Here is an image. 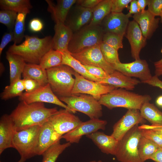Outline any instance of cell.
<instances>
[{"instance_id":"cell-56","label":"cell","mask_w":162,"mask_h":162,"mask_svg":"<svg viewBox=\"0 0 162 162\" xmlns=\"http://www.w3.org/2000/svg\"><path fill=\"white\" fill-rule=\"evenodd\" d=\"M26 160L24 158H21L17 162H25Z\"/></svg>"},{"instance_id":"cell-40","label":"cell","mask_w":162,"mask_h":162,"mask_svg":"<svg viewBox=\"0 0 162 162\" xmlns=\"http://www.w3.org/2000/svg\"><path fill=\"white\" fill-rule=\"evenodd\" d=\"M142 135L162 148V134L148 129H140Z\"/></svg>"},{"instance_id":"cell-38","label":"cell","mask_w":162,"mask_h":162,"mask_svg":"<svg viewBox=\"0 0 162 162\" xmlns=\"http://www.w3.org/2000/svg\"><path fill=\"white\" fill-rule=\"evenodd\" d=\"M123 37L115 33L106 32L104 34L103 41L118 50L123 48Z\"/></svg>"},{"instance_id":"cell-46","label":"cell","mask_w":162,"mask_h":162,"mask_svg":"<svg viewBox=\"0 0 162 162\" xmlns=\"http://www.w3.org/2000/svg\"><path fill=\"white\" fill-rule=\"evenodd\" d=\"M14 35L13 31L5 33L3 36L0 44V56L5 46L10 42L13 41Z\"/></svg>"},{"instance_id":"cell-23","label":"cell","mask_w":162,"mask_h":162,"mask_svg":"<svg viewBox=\"0 0 162 162\" xmlns=\"http://www.w3.org/2000/svg\"><path fill=\"white\" fill-rule=\"evenodd\" d=\"M99 82L120 88L128 90H133L140 81L138 80L128 76L121 72L115 70L106 78L101 79Z\"/></svg>"},{"instance_id":"cell-55","label":"cell","mask_w":162,"mask_h":162,"mask_svg":"<svg viewBox=\"0 0 162 162\" xmlns=\"http://www.w3.org/2000/svg\"><path fill=\"white\" fill-rule=\"evenodd\" d=\"M0 74H2L3 72L4 71V65L2 63L0 62Z\"/></svg>"},{"instance_id":"cell-4","label":"cell","mask_w":162,"mask_h":162,"mask_svg":"<svg viewBox=\"0 0 162 162\" xmlns=\"http://www.w3.org/2000/svg\"><path fill=\"white\" fill-rule=\"evenodd\" d=\"M75 71L71 67L61 65L46 70L48 83L58 98L72 95L75 82L73 75Z\"/></svg>"},{"instance_id":"cell-58","label":"cell","mask_w":162,"mask_h":162,"mask_svg":"<svg viewBox=\"0 0 162 162\" xmlns=\"http://www.w3.org/2000/svg\"><path fill=\"white\" fill-rule=\"evenodd\" d=\"M160 16V22H161L162 23V12Z\"/></svg>"},{"instance_id":"cell-45","label":"cell","mask_w":162,"mask_h":162,"mask_svg":"<svg viewBox=\"0 0 162 162\" xmlns=\"http://www.w3.org/2000/svg\"><path fill=\"white\" fill-rule=\"evenodd\" d=\"M43 23L42 21L37 18L32 19L29 22L28 28L32 32H38L40 31L43 28Z\"/></svg>"},{"instance_id":"cell-8","label":"cell","mask_w":162,"mask_h":162,"mask_svg":"<svg viewBox=\"0 0 162 162\" xmlns=\"http://www.w3.org/2000/svg\"><path fill=\"white\" fill-rule=\"evenodd\" d=\"M41 126H34L16 133L13 148L17 151L21 158L26 160L36 156L34 149Z\"/></svg>"},{"instance_id":"cell-36","label":"cell","mask_w":162,"mask_h":162,"mask_svg":"<svg viewBox=\"0 0 162 162\" xmlns=\"http://www.w3.org/2000/svg\"><path fill=\"white\" fill-rule=\"evenodd\" d=\"M25 90L22 79H19L10 83L6 86L1 93L0 97L3 100L20 96Z\"/></svg>"},{"instance_id":"cell-43","label":"cell","mask_w":162,"mask_h":162,"mask_svg":"<svg viewBox=\"0 0 162 162\" xmlns=\"http://www.w3.org/2000/svg\"><path fill=\"white\" fill-rule=\"evenodd\" d=\"M84 66L90 74L100 80L106 78L109 74L103 69L100 67L85 65Z\"/></svg>"},{"instance_id":"cell-42","label":"cell","mask_w":162,"mask_h":162,"mask_svg":"<svg viewBox=\"0 0 162 162\" xmlns=\"http://www.w3.org/2000/svg\"><path fill=\"white\" fill-rule=\"evenodd\" d=\"M132 0H112L111 12L120 13L125 8L129 9V4Z\"/></svg>"},{"instance_id":"cell-6","label":"cell","mask_w":162,"mask_h":162,"mask_svg":"<svg viewBox=\"0 0 162 162\" xmlns=\"http://www.w3.org/2000/svg\"><path fill=\"white\" fill-rule=\"evenodd\" d=\"M59 98L66 104L72 113L79 111L86 115L90 119L99 118L102 116V105L91 95L79 94Z\"/></svg>"},{"instance_id":"cell-34","label":"cell","mask_w":162,"mask_h":162,"mask_svg":"<svg viewBox=\"0 0 162 162\" xmlns=\"http://www.w3.org/2000/svg\"><path fill=\"white\" fill-rule=\"evenodd\" d=\"M30 12V9H26L17 13L14 28L13 30L14 43L16 44L20 43L25 35V24L26 17Z\"/></svg>"},{"instance_id":"cell-57","label":"cell","mask_w":162,"mask_h":162,"mask_svg":"<svg viewBox=\"0 0 162 162\" xmlns=\"http://www.w3.org/2000/svg\"><path fill=\"white\" fill-rule=\"evenodd\" d=\"M89 162H102L101 160H99L98 161L92 160V161H90Z\"/></svg>"},{"instance_id":"cell-24","label":"cell","mask_w":162,"mask_h":162,"mask_svg":"<svg viewBox=\"0 0 162 162\" xmlns=\"http://www.w3.org/2000/svg\"><path fill=\"white\" fill-rule=\"evenodd\" d=\"M55 34L52 37L53 49L61 52L68 51V47L73 33L64 23L56 24Z\"/></svg>"},{"instance_id":"cell-30","label":"cell","mask_w":162,"mask_h":162,"mask_svg":"<svg viewBox=\"0 0 162 162\" xmlns=\"http://www.w3.org/2000/svg\"><path fill=\"white\" fill-rule=\"evenodd\" d=\"M140 111L142 117L152 124L162 125V111L153 104L146 102Z\"/></svg>"},{"instance_id":"cell-39","label":"cell","mask_w":162,"mask_h":162,"mask_svg":"<svg viewBox=\"0 0 162 162\" xmlns=\"http://www.w3.org/2000/svg\"><path fill=\"white\" fill-rule=\"evenodd\" d=\"M17 13L9 10L0 11V22L5 25L10 31L14 29Z\"/></svg>"},{"instance_id":"cell-2","label":"cell","mask_w":162,"mask_h":162,"mask_svg":"<svg viewBox=\"0 0 162 162\" xmlns=\"http://www.w3.org/2000/svg\"><path fill=\"white\" fill-rule=\"evenodd\" d=\"M24 41L21 44H14L8 51L22 57L26 63L39 64L44 55L53 49L52 37L43 38L25 35Z\"/></svg>"},{"instance_id":"cell-7","label":"cell","mask_w":162,"mask_h":162,"mask_svg":"<svg viewBox=\"0 0 162 162\" xmlns=\"http://www.w3.org/2000/svg\"><path fill=\"white\" fill-rule=\"evenodd\" d=\"M142 136L138 124H136L119 141L115 156L119 162H144L141 159L138 150Z\"/></svg>"},{"instance_id":"cell-59","label":"cell","mask_w":162,"mask_h":162,"mask_svg":"<svg viewBox=\"0 0 162 162\" xmlns=\"http://www.w3.org/2000/svg\"></svg>"},{"instance_id":"cell-44","label":"cell","mask_w":162,"mask_h":162,"mask_svg":"<svg viewBox=\"0 0 162 162\" xmlns=\"http://www.w3.org/2000/svg\"><path fill=\"white\" fill-rule=\"evenodd\" d=\"M22 81L25 90L26 92H32L43 86L40 82L32 79H23Z\"/></svg>"},{"instance_id":"cell-18","label":"cell","mask_w":162,"mask_h":162,"mask_svg":"<svg viewBox=\"0 0 162 162\" xmlns=\"http://www.w3.org/2000/svg\"><path fill=\"white\" fill-rule=\"evenodd\" d=\"M125 35L130 46L132 57L135 60L140 59V53L146 45V39L143 36L139 25L134 20L129 22Z\"/></svg>"},{"instance_id":"cell-53","label":"cell","mask_w":162,"mask_h":162,"mask_svg":"<svg viewBox=\"0 0 162 162\" xmlns=\"http://www.w3.org/2000/svg\"><path fill=\"white\" fill-rule=\"evenodd\" d=\"M138 7L141 11L145 10L146 7L148 5V0H136Z\"/></svg>"},{"instance_id":"cell-10","label":"cell","mask_w":162,"mask_h":162,"mask_svg":"<svg viewBox=\"0 0 162 162\" xmlns=\"http://www.w3.org/2000/svg\"><path fill=\"white\" fill-rule=\"evenodd\" d=\"M70 54L83 65L100 68L109 74L115 70L105 60L101 50L100 45L86 49L77 53Z\"/></svg>"},{"instance_id":"cell-50","label":"cell","mask_w":162,"mask_h":162,"mask_svg":"<svg viewBox=\"0 0 162 162\" xmlns=\"http://www.w3.org/2000/svg\"><path fill=\"white\" fill-rule=\"evenodd\" d=\"M139 128L140 129H151L162 134V125L152 124L148 125L144 124L139 126Z\"/></svg>"},{"instance_id":"cell-1","label":"cell","mask_w":162,"mask_h":162,"mask_svg":"<svg viewBox=\"0 0 162 162\" xmlns=\"http://www.w3.org/2000/svg\"><path fill=\"white\" fill-rule=\"evenodd\" d=\"M58 110L56 107H46L44 103L27 104L21 101L10 115L18 131L34 126H42Z\"/></svg>"},{"instance_id":"cell-15","label":"cell","mask_w":162,"mask_h":162,"mask_svg":"<svg viewBox=\"0 0 162 162\" xmlns=\"http://www.w3.org/2000/svg\"><path fill=\"white\" fill-rule=\"evenodd\" d=\"M146 122L140 110H128L124 115L113 125L111 135L119 141L135 125Z\"/></svg>"},{"instance_id":"cell-41","label":"cell","mask_w":162,"mask_h":162,"mask_svg":"<svg viewBox=\"0 0 162 162\" xmlns=\"http://www.w3.org/2000/svg\"><path fill=\"white\" fill-rule=\"evenodd\" d=\"M148 10L156 16H160L162 12V0H148Z\"/></svg>"},{"instance_id":"cell-3","label":"cell","mask_w":162,"mask_h":162,"mask_svg":"<svg viewBox=\"0 0 162 162\" xmlns=\"http://www.w3.org/2000/svg\"><path fill=\"white\" fill-rule=\"evenodd\" d=\"M151 99L149 95L140 94L120 88L102 95L98 101L101 105L110 109L123 107L140 110L145 103L149 102Z\"/></svg>"},{"instance_id":"cell-47","label":"cell","mask_w":162,"mask_h":162,"mask_svg":"<svg viewBox=\"0 0 162 162\" xmlns=\"http://www.w3.org/2000/svg\"><path fill=\"white\" fill-rule=\"evenodd\" d=\"M102 0H78L76 4L83 8L93 9Z\"/></svg>"},{"instance_id":"cell-12","label":"cell","mask_w":162,"mask_h":162,"mask_svg":"<svg viewBox=\"0 0 162 162\" xmlns=\"http://www.w3.org/2000/svg\"><path fill=\"white\" fill-rule=\"evenodd\" d=\"M19 100L27 104L35 102L52 104L61 106L71 112L67 105L63 103L53 93L49 83L41 86L32 92L23 93L19 97Z\"/></svg>"},{"instance_id":"cell-5","label":"cell","mask_w":162,"mask_h":162,"mask_svg":"<svg viewBox=\"0 0 162 162\" xmlns=\"http://www.w3.org/2000/svg\"><path fill=\"white\" fill-rule=\"evenodd\" d=\"M104 33L100 25H87L74 32L68 50L71 53L100 45L103 41Z\"/></svg>"},{"instance_id":"cell-49","label":"cell","mask_w":162,"mask_h":162,"mask_svg":"<svg viewBox=\"0 0 162 162\" xmlns=\"http://www.w3.org/2000/svg\"><path fill=\"white\" fill-rule=\"evenodd\" d=\"M129 8V12L127 14L130 17L132 16V14H135L140 12L141 11L138 7L136 0H132L130 2Z\"/></svg>"},{"instance_id":"cell-48","label":"cell","mask_w":162,"mask_h":162,"mask_svg":"<svg viewBox=\"0 0 162 162\" xmlns=\"http://www.w3.org/2000/svg\"><path fill=\"white\" fill-rule=\"evenodd\" d=\"M142 83L159 88L162 89V81L160 80L158 77L155 75L152 76L150 79Z\"/></svg>"},{"instance_id":"cell-14","label":"cell","mask_w":162,"mask_h":162,"mask_svg":"<svg viewBox=\"0 0 162 162\" xmlns=\"http://www.w3.org/2000/svg\"><path fill=\"white\" fill-rule=\"evenodd\" d=\"M107 123L106 121L99 118L90 119L82 122L76 128L63 135L62 138L71 144L77 143L83 136H86L99 130H105Z\"/></svg>"},{"instance_id":"cell-22","label":"cell","mask_w":162,"mask_h":162,"mask_svg":"<svg viewBox=\"0 0 162 162\" xmlns=\"http://www.w3.org/2000/svg\"><path fill=\"white\" fill-rule=\"evenodd\" d=\"M86 136L92 140L103 153L115 155L119 141L112 136L98 131Z\"/></svg>"},{"instance_id":"cell-33","label":"cell","mask_w":162,"mask_h":162,"mask_svg":"<svg viewBox=\"0 0 162 162\" xmlns=\"http://www.w3.org/2000/svg\"><path fill=\"white\" fill-rule=\"evenodd\" d=\"M59 141L50 146L42 154V162H56L59 155L71 144L69 142L61 144Z\"/></svg>"},{"instance_id":"cell-35","label":"cell","mask_w":162,"mask_h":162,"mask_svg":"<svg viewBox=\"0 0 162 162\" xmlns=\"http://www.w3.org/2000/svg\"><path fill=\"white\" fill-rule=\"evenodd\" d=\"M0 6L2 10H12L17 13L32 8L29 0H0Z\"/></svg>"},{"instance_id":"cell-21","label":"cell","mask_w":162,"mask_h":162,"mask_svg":"<svg viewBox=\"0 0 162 162\" xmlns=\"http://www.w3.org/2000/svg\"><path fill=\"white\" fill-rule=\"evenodd\" d=\"M148 10L134 14L133 20L139 25L142 34L146 39H150L158 27L160 18H156Z\"/></svg>"},{"instance_id":"cell-9","label":"cell","mask_w":162,"mask_h":162,"mask_svg":"<svg viewBox=\"0 0 162 162\" xmlns=\"http://www.w3.org/2000/svg\"><path fill=\"white\" fill-rule=\"evenodd\" d=\"M73 75L75 77V82L72 92V94H88L98 101L102 95L117 88L112 86L87 80L75 71Z\"/></svg>"},{"instance_id":"cell-13","label":"cell","mask_w":162,"mask_h":162,"mask_svg":"<svg viewBox=\"0 0 162 162\" xmlns=\"http://www.w3.org/2000/svg\"><path fill=\"white\" fill-rule=\"evenodd\" d=\"M115 70L131 77L139 79L142 83L152 76L147 61L140 58L130 63L121 62L111 65Z\"/></svg>"},{"instance_id":"cell-27","label":"cell","mask_w":162,"mask_h":162,"mask_svg":"<svg viewBox=\"0 0 162 162\" xmlns=\"http://www.w3.org/2000/svg\"><path fill=\"white\" fill-rule=\"evenodd\" d=\"M62 55V65L72 68L75 71L89 80L99 82L100 80L90 74L78 60L74 57L69 51L60 52Z\"/></svg>"},{"instance_id":"cell-16","label":"cell","mask_w":162,"mask_h":162,"mask_svg":"<svg viewBox=\"0 0 162 162\" xmlns=\"http://www.w3.org/2000/svg\"><path fill=\"white\" fill-rule=\"evenodd\" d=\"M129 18L127 14L122 12H111L104 19L100 26L104 33H113L124 36L130 22Z\"/></svg>"},{"instance_id":"cell-29","label":"cell","mask_w":162,"mask_h":162,"mask_svg":"<svg viewBox=\"0 0 162 162\" xmlns=\"http://www.w3.org/2000/svg\"><path fill=\"white\" fill-rule=\"evenodd\" d=\"M112 0H102L93 8L92 16L88 24L100 25L102 20L111 12Z\"/></svg>"},{"instance_id":"cell-17","label":"cell","mask_w":162,"mask_h":162,"mask_svg":"<svg viewBox=\"0 0 162 162\" xmlns=\"http://www.w3.org/2000/svg\"><path fill=\"white\" fill-rule=\"evenodd\" d=\"M72 8L64 24L74 33L89 24L92 18L93 8H85L76 4Z\"/></svg>"},{"instance_id":"cell-52","label":"cell","mask_w":162,"mask_h":162,"mask_svg":"<svg viewBox=\"0 0 162 162\" xmlns=\"http://www.w3.org/2000/svg\"><path fill=\"white\" fill-rule=\"evenodd\" d=\"M150 159L155 162H162V148L159 147Z\"/></svg>"},{"instance_id":"cell-32","label":"cell","mask_w":162,"mask_h":162,"mask_svg":"<svg viewBox=\"0 0 162 162\" xmlns=\"http://www.w3.org/2000/svg\"><path fill=\"white\" fill-rule=\"evenodd\" d=\"M62 55L58 50L52 49L41 59L39 64L44 69H48L62 65Z\"/></svg>"},{"instance_id":"cell-37","label":"cell","mask_w":162,"mask_h":162,"mask_svg":"<svg viewBox=\"0 0 162 162\" xmlns=\"http://www.w3.org/2000/svg\"><path fill=\"white\" fill-rule=\"evenodd\" d=\"M100 47L104 58L108 63L112 65L121 62L118 50L103 41L100 44Z\"/></svg>"},{"instance_id":"cell-20","label":"cell","mask_w":162,"mask_h":162,"mask_svg":"<svg viewBox=\"0 0 162 162\" xmlns=\"http://www.w3.org/2000/svg\"><path fill=\"white\" fill-rule=\"evenodd\" d=\"M16 132L10 115H3L0 120V154L6 149L13 148L12 142Z\"/></svg>"},{"instance_id":"cell-26","label":"cell","mask_w":162,"mask_h":162,"mask_svg":"<svg viewBox=\"0 0 162 162\" xmlns=\"http://www.w3.org/2000/svg\"><path fill=\"white\" fill-rule=\"evenodd\" d=\"M6 58L10 66V83L21 79L26 62L20 56L7 51Z\"/></svg>"},{"instance_id":"cell-25","label":"cell","mask_w":162,"mask_h":162,"mask_svg":"<svg viewBox=\"0 0 162 162\" xmlns=\"http://www.w3.org/2000/svg\"><path fill=\"white\" fill-rule=\"evenodd\" d=\"M76 0H58L55 4L50 0H46L48 4V10L51 14L56 24L64 23L68 14Z\"/></svg>"},{"instance_id":"cell-31","label":"cell","mask_w":162,"mask_h":162,"mask_svg":"<svg viewBox=\"0 0 162 162\" xmlns=\"http://www.w3.org/2000/svg\"><path fill=\"white\" fill-rule=\"evenodd\" d=\"M159 147L152 141L142 135L138 145V153L141 160L145 162L150 159Z\"/></svg>"},{"instance_id":"cell-11","label":"cell","mask_w":162,"mask_h":162,"mask_svg":"<svg viewBox=\"0 0 162 162\" xmlns=\"http://www.w3.org/2000/svg\"><path fill=\"white\" fill-rule=\"evenodd\" d=\"M48 122L56 132L62 136L82 122L78 117L64 109L58 110L50 118Z\"/></svg>"},{"instance_id":"cell-19","label":"cell","mask_w":162,"mask_h":162,"mask_svg":"<svg viewBox=\"0 0 162 162\" xmlns=\"http://www.w3.org/2000/svg\"><path fill=\"white\" fill-rule=\"evenodd\" d=\"M62 136L54 130L48 121L41 127L34 149L36 155H42L49 147L60 141Z\"/></svg>"},{"instance_id":"cell-51","label":"cell","mask_w":162,"mask_h":162,"mask_svg":"<svg viewBox=\"0 0 162 162\" xmlns=\"http://www.w3.org/2000/svg\"><path fill=\"white\" fill-rule=\"evenodd\" d=\"M162 53V48L161 50ZM155 75L158 77L162 76V58L154 63Z\"/></svg>"},{"instance_id":"cell-28","label":"cell","mask_w":162,"mask_h":162,"mask_svg":"<svg viewBox=\"0 0 162 162\" xmlns=\"http://www.w3.org/2000/svg\"><path fill=\"white\" fill-rule=\"evenodd\" d=\"M23 79H30L38 81L43 86L48 83L46 70L39 64L26 63L23 73Z\"/></svg>"},{"instance_id":"cell-54","label":"cell","mask_w":162,"mask_h":162,"mask_svg":"<svg viewBox=\"0 0 162 162\" xmlns=\"http://www.w3.org/2000/svg\"><path fill=\"white\" fill-rule=\"evenodd\" d=\"M156 102L158 105L162 106V95L159 96L157 98Z\"/></svg>"}]
</instances>
